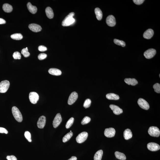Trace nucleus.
<instances>
[{"instance_id": "obj_44", "label": "nucleus", "mask_w": 160, "mask_h": 160, "mask_svg": "<svg viewBox=\"0 0 160 160\" xmlns=\"http://www.w3.org/2000/svg\"><path fill=\"white\" fill-rule=\"evenodd\" d=\"M77 158L76 157L72 156L68 160H77Z\"/></svg>"}, {"instance_id": "obj_19", "label": "nucleus", "mask_w": 160, "mask_h": 160, "mask_svg": "<svg viewBox=\"0 0 160 160\" xmlns=\"http://www.w3.org/2000/svg\"><path fill=\"white\" fill-rule=\"evenodd\" d=\"M124 81L128 85L135 86L138 84V81L134 78H126L124 80Z\"/></svg>"}, {"instance_id": "obj_17", "label": "nucleus", "mask_w": 160, "mask_h": 160, "mask_svg": "<svg viewBox=\"0 0 160 160\" xmlns=\"http://www.w3.org/2000/svg\"><path fill=\"white\" fill-rule=\"evenodd\" d=\"M154 34V31L153 30L151 29H148L144 32L143 37L146 39H150L153 36Z\"/></svg>"}, {"instance_id": "obj_37", "label": "nucleus", "mask_w": 160, "mask_h": 160, "mask_svg": "<svg viewBox=\"0 0 160 160\" xmlns=\"http://www.w3.org/2000/svg\"><path fill=\"white\" fill-rule=\"evenodd\" d=\"M25 138L28 140L29 142H31V134L28 131H26L25 132Z\"/></svg>"}, {"instance_id": "obj_1", "label": "nucleus", "mask_w": 160, "mask_h": 160, "mask_svg": "<svg viewBox=\"0 0 160 160\" xmlns=\"http://www.w3.org/2000/svg\"><path fill=\"white\" fill-rule=\"evenodd\" d=\"M75 13L71 12L66 17L62 23V26L67 27L72 25L75 22V20L73 18Z\"/></svg>"}, {"instance_id": "obj_7", "label": "nucleus", "mask_w": 160, "mask_h": 160, "mask_svg": "<svg viewBox=\"0 0 160 160\" xmlns=\"http://www.w3.org/2000/svg\"><path fill=\"white\" fill-rule=\"evenodd\" d=\"M138 103L139 107L143 109L147 110L149 108V104L143 98H139L138 100Z\"/></svg>"}, {"instance_id": "obj_40", "label": "nucleus", "mask_w": 160, "mask_h": 160, "mask_svg": "<svg viewBox=\"0 0 160 160\" xmlns=\"http://www.w3.org/2000/svg\"><path fill=\"white\" fill-rule=\"evenodd\" d=\"M145 0H133V1L135 4L137 5H140L142 4Z\"/></svg>"}, {"instance_id": "obj_20", "label": "nucleus", "mask_w": 160, "mask_h": 160, "mask_svg": "<svg viewBox=\"0 0 160 160\" xmlns=\"http://www.w3.org/2000/svg\"><path fill=\"white\" fill-rule=\"evenodd\" d=\"M28 10L33 14L36 13L37 11V8L36 7L32 5L30 2H28L27 5Z\"/></svg>"}, {"instance_id": "obj_24", "label": "nucleus", "mask_w": 160, "mask_h": 160, "mask_svg": "<svg viewBox=\"0 0 160 160\" xmlns=\"http://www.w3.org/2000/svg\"><path fill=\"white\" fill-rule=\"evenodd\" d=\"M95 12L97 19L100 21L102 19L103 14L102 11L99 8H97L95 9Z\"/></svg>"}, {"instance_id": "obj_45", "label": "nucleus", "mask_w": 160, "mask_h": 160, "mask_svg": "<svg viewBox=\"0 0 160 160\" xmlns=\"http://www.w3.org/2000/svg\"><path fill=\"white\" fill-rule=\"evenodd\" d=\"M159 76H160V74Z\"/></svg>"}, {"instance_id": "obj_12", "label": "nucleus", "mask_w": 160, "mask_h": 160, "mask_svg": "<svg viewBox=\"0 0 160 160\" xmlns=\"http://www.w3.org/2000/svg\"><path fill=\"white\" fill-rule=\"evenodd\" d=\"M107 24L110 27L115 26L116 24L115 18L113 15H111L107 17L106 20Z\"/></svg>"}, {"instance_id": "obj_39", "label": "nucleus", "mask_w": 160, "mask_h": 160, "mask_svg": "<svg viewBox=\"0 0 160 160\" xmlns=\"http://www.w3.org/2000/svg\"><path fill=\"white\" fill-rule=\"evenodd\" d=\"M38 49L39 51H41V52H44V51H46L47 48L46 47L44 46L40 45L38 47Z\"/></svg>"}, {"instance_id": "obj_10", "label": "nucleus", "mask_w": 160, "mask_h": 160, "mask_svg": "<svg viewBox=\"0 0 160 160\" xmlns=\"http://www.w3.org/2000/svg\"><path fill=\"white\" fill-rule=\"evenodd\" d=\"M116 131L115 129L111 128H106L104 131V134L108 138H112L115 136Z\"/></svg>"}, {"instance_id": "obj_9", "label": "nucleus", "mask_w": 160, "mask_h": 160, "mask_svg": "<svg viewBox=\"0 0 160 160\" xmlns=\"http://www.w3.org/2000/svg\"><path fill=\"white\" fill-rule=\"evenodd\" d=\"M78 95L76 92H73L71 93L70 95L68 100V103L69 105L73 104L78 99Z\"/></svg>"}, {"instance_id": "obj_41", "label": "nucleus", "mask_w": 160, "mask_h": 160, "mask_svg": "<svg viewBox=\"0 0 160 160\" xmlns=\"http://www.w3.org/2000/svg\"><path fill=\"white\" fill-rule=\"evenodd\" d=\"M6 159L8 160H17L16 157L13 155L8 156L6 157Z\"/></svg>"}, {"instance_id": "obj_35", "label": "nucleus", "mask_w": 160, "mask_h": 160, "mask_svg": "<svg viewBox=\"0 0 160 160\" xmlns=\"http://www.w3.org/2000/svg\"><path fill=\"white\" fill-rule=\"evenodd\" d=\"M153 88L155 92L157 93H160V85L158 83H156L154 85Z\"/></svg>"}, {"instance_id": "obj_34", "label": "nucleus", "mask_w": 160, "mask_h": 160, "mask_svg": "<svg viewBox=\"0 0 160 160\" xmlns=\"http://www.w3.org/2000/svg\"><path fill=\"white\" fill-rule=\"evenodd\" d=\"M91 101L89 99H87L85 100L83 104V107L85 108H89L91 105Z\"/></svg>"}, {"instance_id": "obj_31", "label": "nucleus", "mask_w": 160, "mask_h": 160, "mask_svg": "<svg viewBox=\"0 0 160 160\" xmlns=\"http://www.w3.org/2000/svg\"><path fill=\"white\" fill-rule=\"evenodd\" d=\"M27 48H24L21 51V53L23 54L25 57L27 58L29 57L30 55L29 53L28 52Z\"/></svg>"}, {"instance_id": "obj_2", "label": "nucleus", "mask_w": 160, "mask_h": 160, "mask_svg": "<svg viewBox=\"0 0 160 160\" xmlns=\"http://www.w3.org/2000/svg\"><path fill=\"white\" fill-rule=\"evenodd\" d=\"M12 113L15 120L18 122L22 121L23 117L19 109L15 107H13L12 109Z\"/></svg>"}, {"instance_id": "obj_16", "label": "nucleus", "mask_w": 160, "mask_h": 160, "mask_svg": "<svg viewBox=\"0 0 160 160\" xmlns=\"http://www.w3.org/2000/svg\"><path fill=\"white\" fill-rule=\"evenodd\" d=\"M109 107L116 115H118L122 113V110L116 105H110Z\"/></svg>"}, {"instance_id": "obj_26", "label": "nucleus", "mask_w": 160, "mask_h": 160, "mask_svg": "<svg viewBox=\"0 0 160 160\" xmlns=\"http://www.w3.org/2000/svg\"><path fill=\"white\" fill-rule=\"evenodd\" d=\"M103 155V151L102 150L97 151L94 157V160H101Z\"/></svg>"}, {"instance_id": "obj_27", "label": "nucleus", "mask_w": 160, "mask_h": 160, "mask_svg": "<svg viewBox=\"0 0 160 160\" xmlns=\"http://www.w3.org/2000/svg\"><path fill=\"white\" fill-rule=\"evenodd\" d=\"M115 155L116 157L118 159L125 160L126 159V157L125 154L122 153L118 151H116L115 152Z\"/></svg>"}, {"instance_id": "obj_46", "label": "nucleus", "mask_w": 160, "mask_h": 160, "mask_svg": "<svg viewBox=\"0 0 160 160\" xmlns=\"http://www.w3.org/2000/svg\"><path fill=\"white\" fill-rule=\"evenodd\" d=\"M70 132H71V131H70Z\"/></svg>"}, {"instance_id": "obj_5", "label": "nucleus", "mask_w": 160, "mask_h": 160, "mask_svg": "<svg viewBox=\"0 0 160 160\" xmlns=\"http://www.w3.org/2000/svg\"><path fill=\"white\" fill-rule=\"evenodd\" d=\"M88 134L86 132L81 133L77 136L76 138L77 142L78 143L81 144L85 141L88 138Z\"/></svg>"}, {"instance_id": "obj_3", "label": "nucleus", "mask_w": 160, "mask_h": 160, "mask_svg": "<svg viewBox=\"0 0 160 160\" xmlns=\"http://www.w3.org/2000/svg\"><path fill=\"white\" fill-rule=\"evenodd\" d=\"M148 133L151 136L157 137H159L160 135V130L156 127H150L148 130Z\"/></svg>"}, {"instance_id": "obj_28", "label": "nucleus", "mask_w": 160, "mask_h": 160, "mask_svg": "<svg viewBox=\"0 0 160 160\" xmlns=\"http://www.w3.org/2000/svg\"><path fill=\"white\" fill-rule=\"evenodd\" d=\"M73 135V133L72 132L68 133L63 138L62 141L64 143L66 142L70 139Z\"/></svg>"}, {"instance_id": "obj_6", "label": "nucleus", "mask_w": 160, "mask_h": 160, "mask_svg": "<svg viewBox=\"0 0 160 160\" xmlns=\"http://www.w3.org/2000/svg\"><path fill=\"white\" fill-rule=\"evenodd\" d=\"M29 98L30 101L31 103L35 104L39 99V96L37 93L31 92L29 93Z\"/></svg>"}, {"instance_id": "obj_18", "label": "nucleus", "mask_w": 160, "mask_h": 160, "mask_svg": "<svg viewBox=\"0 0 160 160\" xmlns=\"http://www.w3.org/2000/svg\"><path fill=\"white\" fill-rule=\"evenodd\" d=\"M48 71L50 74L53 75L59 76L62 74L60 70L56 68H50Z\"/></svg>"}, {"instance_id": "obj_11", "label": "nucleus", "mask_w": 160, "mask_h": 160, "mask_svg": "<svg viewBox=\"0 0 160 160\" xmlns=\"http://www.w3.org/2000/svg\"><path fill=\"white\" fill-rule=\"evenodd\" d=\"M62 121V118L61 114L60 113L57 114L53 121V125L54 128H57L60 124Z\"/></svg>"}, {"instance_id": "obj_33", "label": "nucleus", "mask_w": 160, "mask_h": 160, "mask_svg": "<svg viewBox=\"0 0 160 160\" xmlns=\"http://www.w3.org/2000/svg\"><path fill=\"white\" fill-rule=\"evenodd\" d=\"M91 120V119L89 117L87 116L85 117L82 120L81 123L82 125H85L89 123Z\"/></svg>"}, {"instance_id": "obj_38", "label": "nucleus", "mask_w": 160, "mask_h": 160, "mask_svg": "<svg viewBox=\"0 0 160 160\" xmlns=\"http://www.w3.org/2000/svg\"><path fill=\"white\" fill-rule=\"evenodd\" d=\"M47 55L46 54L44 53H40L38 55V59L40 60H42L45 59L47 57Z\"/></svg>"}, {"instance_id": "obj_23", "label": "nucleus", "mask_w": 160, "mask_h": 160, "mask_svg": "<svg viewBox=\"0 0 160 160\" xmlns=\"http://www.w3.org/2000/svg\"><path fill=\"white\" fill-rule=\"evenodd\" d=\"M2 9L4 12L7 13L11 12L13 10L12 6L8 3L3 4L2 6Z\"/></svg>"}, {"instance_id": "obj_25", "label": "nucleus", "mask_w": 160, "mask_h": 160, "mask_svg": "<svg viewBox=\"0 0 160 160\" xmlns=\"http://www.w3.org/2000/svg\"><path fill=\"white\" fill-rule=\"evenodd\" d=\"M107 99L109 100H118L119 99V96L117 94L113 93H109L107 94L106 95Z\"/></svg>"}, {"instance_id": "obj_42", "label": "nucleus", "mask_w": 160, "mask_h": 160, "mask_svg": "<svg viewBox=\"0 0 160 160\" xmlns=\"http://www.w3.org/2000/svg\"><path fill=\"white\" fill-rule=\"evenodd\" d=\"M0 133L7 134L8 133V131L5 128L0 127Z\"/></svg>"}, {"instance_id": "obj_22", "label": "nucleus", "mask_w": 160, "mask_h": 160, "mask_svg": "<svg viewBox=\"0 0 160 160\" xmlns=\"http://www.w3.org/2000/svg\"><path fill=\"white\" fill-rule=\"evenodd\" d=\"M124 138L125 140H128L132 138V133L130 130L127 129L125 130L123 133Z\"/></svg>"}, {"instance_id": "obj_29", "label": "nucleus", "mask_w": 160, "mask_h": 160, "mask_svg": "<svg viewBox=\"0 0 160 160\" xmlns=\"http://www.w3.org/2000/svg\"><path fill=\"white\" fill-rule=\"evenodd\" d=\"M11 38L14 40H20L22 39L23 37L21 34L16 33L13 34L11 36Z\"/></svg>"}, {"instance_id": "obj_32", "label": "nucleus", "mask_w": 160, "mask_h": 160, "mask_svg": "<svg viewBox=\"0 0 160 160\" xmlns=\"http://www.w3.org/2000/svg\"><path fill=\"white\" fill-rule=\"evenodd\" d=\"M74 121V119L73 118H71L68 120L66 125V127L67 129H68L71 126L73 123Z\"/></svg>"}, {"instance_id": "obj_36", "label": "nucleus", "mask_w": 160, "mask_h": 160, "mask_svg": "<svg viewBox=\"0 0 160 160\" xmlns=\"http://www.w3.org/2000/svg\"><path fill=\"white\" fill-rule=\"evenodd\" d=\"M13 57L15 59H20L21 58V54L18 52H15L13 54Z\"/></svg>"}, {"instance_id": "obj_30", "label": "nucleus", "mask_w": 160, "mask_h": 160, "mask_svg": "<svg viewBox=\"0 0 160 160\" xmlns=\"http://www.w3.org/2000/svg\"><path fill=\"white\" fill-rule=\"evenodd\" d=\"M114 42L117 45L121 46L122 47H124L125 46V42L123 41L117 39H115L114 40Z\"/></svg>"}, {"instance_id": "obj_21", "label": "nucleus", "mask_w": 160, "mask_h": 160, "mask_svg": "<svg viewBox=\"0 0 160 160\" xmlns=\"http://www.w3.org/2000/svg\"><path fill=\"white\" fill-rule=\"evenodd\" d=\"M45 12L47 16L49 19H52L54 17V13L51 7H48L46 8Z\"/></svg>"}, {"instance_id": "obj_13", "label": "nucleus", "mask_w": 160, "mask_h": 160, "mask_svg": "<svg viewBox=\"0 0 160 160\" xmlns=\"http://www.w3.org/2000/svg\"><path fill=\"white\" fill-rule=\"evenodd\" d=\"M147 147L149 150L151 151H156L160 149V146L156 143L150 142L147 145Z\"/></svg>"}, {"instance_id": "obj_8", "label": "nucleus", "mask_w": 160, "mask_h": 160, "mask_svg": "<svg viewBox=\"0 0 160 160\" xmlns=\"http://www.w3.org/2000/svg\"><path fill=\"white\" fill-rule=\"evenodd\" d=\"M156 53V50L155 49L151 48L145 51L144 53V55L147 59H149L153 57Z\"/></svg>"}, {"instance_id": "obj_43", "label": "nucleus", "mask_w": 160, "mask_h": 160, "mask_svg": "<svg viewBox=\"0 0 160 160\" xmlns=\"http://www.w3.org/2000/svg\"><path fill=\"white\" fill-rule=\"evenodd\" d=\"M6 23V21L5 20L2 18H0V25L5 24Z\"/></svg>"}, {"instance_id": "obj_4", "label": "nucleus", "mask_w": 160, "mask_h": 160, "mask_svg": "<svg viewBox=\"0 0 160 160\" xmlns=\"http://www.w3.org/2000/svg\"><path fill=\"white\" fill-rule=\"evenodd\" d=\"M10 85L9 81L7 80L0 82V93H4L6 92L9 88Z\"/></svg>"}, {"instance_id": "obj_14", "label": "nucleus", "mask_w": 160, "mask_h": 160, "mask_svg": "<svg viewBox=\"0 0 160 160\" xmlns=\"http://www.w3.org/2000/svg\"><path fill=\"white\" fill-rule=\"evenodd\" d=\"M46 118L45 116H42L39 119L37 122V126L39 128H43L45 125Z\"/></svg>"}, {"instance_id": "obj_15", "label": "nucleus", "mask_w": 160, "mask_h": 160, "mask_svg": "<svg viewBox=\"0 0 160 160\" xmlns=\"http://www.w3.org/2000/svg\"><path fill=\"white\" fill-rule=\"evenodd\" d=\"M28 28L31 30L35 32H40L42 29V27L40 25L35 24H30L28 26Z\"/></svg>"}]
</instances>
